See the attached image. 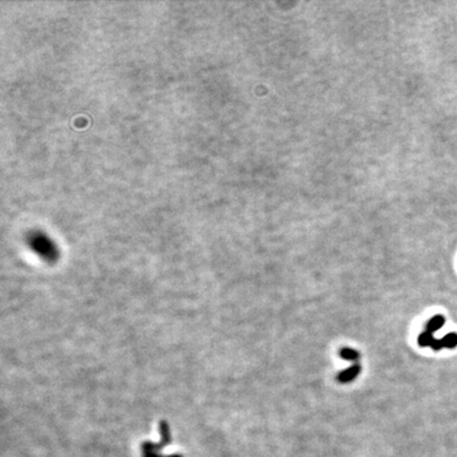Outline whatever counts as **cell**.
<instances>
[{
  "label": "cell",
  "mask_w": 457,
  "mask_h": 457,
  "mask_svg": "<svg viewBox=\"0 0 457 457\" xmlns=\"http://www.w3.org/2000/svg\"><path fill=\"white\" fill-rule=\"evenodd\" d=\"M159 432L160 436H161V441L160 443H150V442H146L142 445V451L144 452H155L157 454L158 451L160 450H163L166 445H169L170 442H172V438H170V430H169V426L165 421H160L159 423Z\"/></svg>",
  "instance_id": "obj_1"
},
{
  "label": "cell",
  "mask_w": 457,
  "mask_h": 457,
  "mask_svg": "<svg viewBox=\"0 0 457 457\" xmlns=\"http://www.w3.org/2000/svg\"><path fill=\"white\" fill-rule=\"evenodd\" d=\"M144 457H182L181 455H172V456H160L155 452H144Z\"/></svg>",
  "instance_id": "obj_2"
}]
</instances>
